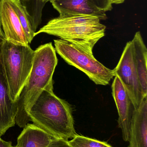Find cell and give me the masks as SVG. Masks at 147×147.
<instances>
[{
    "label": "cell",
    "instance_id": "obj_1",
    "mask_svg": "<svg viewBox=\"0 0 147 147\" xmlns=\"http://www.w3.org/2000/svg\"><path fill=\"white\" fill-rule=\"evenodd\" d=\"M28 114L33 124L55 138L69 141L77 134L71 106L54 94L53 84L43 90Z\"/></svg>",
    "mask_w": 147,
    "mask_h": 147
},
{
    "label": "cell",
    "instance_id": "obj_2",
    "mask_svg": "<svg viewBox=\"0 0 147 147\" xmlns=\"http://www.w3.org/2000/svg\"><path fill=\"white\" fill-rule=\"evenodd\" d=\"M55 48L51 43L40 46L34 51L33 68L17 101L16 123L23 128L30 121L28 111L41 93L53 84V76L58 65Z\"/></svg>",
    "mask_w": 147,
    "mask_h": 147
},
{
    "label": "cell",
    "instance_id": "obj_3",
    "mask_svg": "<svg viewBox=\"0 0 147 147\" xmlns=\"http://www.w3.org/2000/svg\"><path fill=\"white\" fill-rule=\"evenodd\" d=\"M106 28L97 17L59 16L50 20L35 33V36L40 33L56 36L93 55V48L104 37Z\"/></svg>",
    "mask_w": 147,
    "mask_h": 147
},
{
    "label": "cell",
    "instance_id": "obj_4",
    "mask_svg": "<svg viewBox=\"0 0 147 147\" xmlns=\"http://www.w3.org/2000/svg\"><path fill=\"white\" fill-rule=\"evenodd\" d=\"M34 51L29 45H15L1 40L0 63L11 101H18L33 68Z\"/></svg>",
    "mask_w": 147,
    "mask_h": 147
},
{
    "label": "cell",
    "instance_id": "obj_5",
    "mask_svg": "<svg viewBox=\"0 0 147 147\" xmlns=\"http://www.w3.org/2000/svg\"><path fill=\"white\" fill-rule=\"evenodd\" d=\"M54 43L55 51L66 63L83 72L96 84L107 85L115 76L114 69L74 45L62 39L55 40Z\"/></svg>",
    "mask_w": 147,
    "mask_h": 147
},
{
    "label": "cell",
    "instance_id": "obj_6",
    "mask_svg": "<svg viewBox=\"0 0 147 147\" xmlns=\"http://www.w3.org/2000/svg\"><path fill=\"white\" fill-rule=\"evenodd\" d=\"M114 70L115 75L124 85L135 108H138L144 98L134 61L132 41L126 44L119 63Z\"/></svg>",
    "mask_w": 147,
    "mask_h": 147
},
{
    "label": "cell",
    "instance_id": "obj_7",
    "mask_svg": "<svg viewBox=\"0 0 147 147\" xmlns=\"http://www.w3.org/2000/svg\"><path fill=\"white\" fill-rule=\"evenodd\" d=\"M114 77L112 92L118 111V126L121 129L123 140L128 142L131 120L135 108L121 80L117 75Z\"/></svg>",
    "mask_w": 147,
    "mask_h": 147
},
{
    "label": "cell",
    "instance_id": "obj_8",
    "mask_svg": "<svg viewBox=\"0 0 147 147\" xmlns=\"http://www.w3.org/2000/svg\"><path fill=\"white\" fill-rule=\"evenodd\" d=\"M0 20L4 38L15 45H29L28 40L10 0H3L0 5Z\"/></svg>",
    "mask_w": 147,
    "mask_h": 147
},
{
    "label": "cell",
    "instance_id": "obj_9",
    "mask_svg": "<svg viewBox=\"0 0 147 147\" xmlns=\"http://www.w3.org/2000/svg\"><path fill=\"white\" fill-rule=\"evenodd\" d=\"M50 2L60 16H85L106 20L105 12L97 7L93 0H54Z\"/></svg>",
    "mask_w": 147,
    "mask_h": 147
},
{
    "label": "cell",
    "instance_id": "obj_10",
    "mask_svg": "<svg viewBox=\"0 0 147 147\" xmlns=\"http://www.w3.org/2000/svg\"><path fill=\"white\" fill-rule=\"evenodd\" d=\"M0 40V44H1ZM18 111L17 102H12L0 63V137L15 125Z\"/></svg>",
    "mask_w": 147,
    "mask_h": 147
},
{
    "label": "cell",
    "instance_id": "obj_11",
    "mask_svg": "<svg viewBox=\"0 0 147 147\" xmlns=\"http://www.w3.org/2000/svg\"><path fill=\"white\" fill-rule=\"evenodd\" d=\"M128 142V147H147V96L135 109Z\"/></svg>",
    "mask_w": 147,
    "mask_h": 147
},
{
    "label": "cell",
    "instance_id": "obj_12",
    "mask_svg": "<svg viewBox=\"0 0 147 147\" xmlns=\"http://www.w3.org/2000/svg\"><path fill=\"white\" fill-rule=\"evenodd\" d=\"M133 43V55L143 98L147 96V49L140 32L135 33Z\"/></svg>",
    "mask_w": 147,
    "mask_h": 147
},
{
    "label": "cell",
    "instance_id": "obj_13",
    "mask_svg": "<svg viewBox=\"0 0 147 147\" xmlns=\"http://www.w3.org/2000/svg\"><path fill=\"white\" fill-rule=\"evenodd\" d=\"M55 137L34 124L27 123L18 136V147H46Z\"/></svg>",
    "mask_w": 147,
    "mask_h": 147
},
{
    "label": "cell",
    "instance_id": "obj_14",
    "mask_svg": "<svg viewBox=\"0 0 147 147\" xmlns=\"http://www.w3.org/2000/svg\"><path fill=\"white\" fill-rule=\"evenodd\" d=\"M10 1L27 38L28 43L30 44L34 38L36 31L33 18L28 13L26 6L22 4L20 0Z\"/></svg>",
    "mask_w": 147,
    "mask_h": 147
},
{
    "label": "cell",
    "instance_id": "obj_15",
    "mask_svg": "<svg viewBox=\"0 0 147 147\" xmlns=\"http://www.w3.org/2000/svg\"><path fill=\"white\" fill-rule=\"evenodd\" d=\"M22 4L26 6L29 14L33 18L35 28L39 25L41 21L42 11L45 4L41 0H20Z\"/></svg>",
    "mask_w": 147,
    "mask_h": 147
},
{
    "label": "cell",
    "instance_id": "obj_16",
    "mask_svg": "<svg viewBox=\"0 0 147 147\" xmlns=\"http://www.w3.org/2000/svg\"><path fill=\"white\" fill-rule=\"evenodd\" d=\"M68 142L71 147H112L107 142L77 134Z\"/></svg>",
    "mask_w": 147,
    "mask_h": 147
},
{
    "label": "cell",
    "instance_id": "obj_17",
    "mask_svg": "<svg viewBox=\"0 0 147 147\" xmlns=\"http://www.w3.org/2000/svg\"><path fill=\"white\" fill-rule=\"evenodd\" d=\"M54 0H48V1ZM98 8L104 12L110 11L112 9V3L110 0H93Z\"/></svg>",
    "mask_w": 147,
    "mask_h": 147
},
{
    "label": "cell",
    "instance_id": "obj_18",
    "mask_svg": "<svg viewBox=\"0 0 147 147\" xmlns=\"http://www.w3.org/2000/svg\"><path fill=\"white\" fill-rule=\"evenodd\" d=\"M46 147H71L69 145L68 141L60 138H55L51 141Z\"/></svg>",
    "mask_w": 147,
    "mask_h": 147
},
{
    "label": "cell",
    "instance_id": "obj_19",
    "mask_svg": "<svg viewBox=\"0 0 147 147\" xmlns=\"http://www.w3.org/2000/svg\"><path fill=\"white\" fill-rule=\"evenodd\" d=\"M0 147H13L11 142H7L0 138Z\"/></svg>",
    "mask_w": 147,
    "mask_h": 147
},
{
    "label": "cell",
    "instance_id": "obj_20",
    "mask_svg": "<svg viewBox=\"0 0 147 147\" xmlns=\"http://www.w3.org/2000/svg\"><path fill=\"white\" fill-rule=\"evenodd\" d=\"M126 0H110L112 4H121L123 3Z\"/></svg>",
    "mask_w": 147,
    "mask_h": 147
},
{
    "label": "cell",
    "instance_id": "obj_21",
    "mask_svg": "<svg viewBox=\"0 0 147 147\" xmlns=\"http://www.w3.org/2000/svg\"><path fill=\"white\" fill-rule=\"evenodd\" d=\"M3 0H0V5H1V3L2 1ZM0 35L1 37H2V39L4 38V34H3V31L1 25V20H0Z\"/></svg>",
    "mask_w": 147,
    "mask_h": 147
},
{
    "label": "cell",
    "instance_id": "obj_22",
    "mask_svg": "<svg viewBox=\"0 0 147 147\" xmlns=\"http://www.w3.org/2000/svg\"><path fill=\"white\" fill-rule=\"evenodd\" d=\"M41 1L44 4H45V3L48 2V0H41Z\"/></svg>",
    "mask_w": 147,
    "mask_h": 147
},
{
    "label": "cell",
    "instance_id": "obj_23",
    "mask_svg": "<svg viewBox=\"0 0 147 147\" xmlns=\"http://www.w3.org/2000/svg\"><path fill=\"white\" fill-rule=\"evenodd\" d=\"M2 39H3L2 38V37H1V35H0V40Z\"/></svg>",
    "mask_w": 147,
    "mask_h": 147
},
{
    "label": "cell",
    "instance_id": "obj_24",
    "mask_svg": "<svg viewBox=\"0 0 147 147\" xmlns=\"http://www.w3.org/2000/svg\"><path fill=\"white\" fill-rule=\"evenodd\" d=\"M13 147H18L17 146H13Z\"/></svg>",
    "mask_w": 147,
    "mask_h": 147
}]
</instances>
